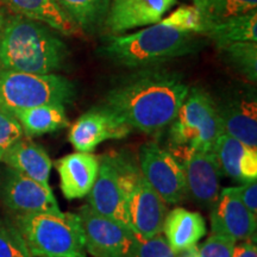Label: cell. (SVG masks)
I'll list each match as a JSON object with an SVG mask.
<instances>
[{"label": "cell", "mask_w": 257, "mask_h": 257, "mask_svg": "<svg viewBox=\"0 0 257 257\" xmlns=\"http://www.w3.org/2000/svg\"><path fill=\"white\" fill-rule=\"evenodd\" d=\"M24 131V136L32 138L55 133L69 126L66 106L60 104L41 105L14 114Z\"/></svg>", "instance_id": "obj_23"}, {"label": "cell", "mask_w": 257, "mask_h": 257, "mask_svg": "<svg viewBox=\"0 0 257 257\" xmlns=\"http://www.w3.org/2000/svg\"><path fill=\"white\" fill-rule=\"evenodd\" d=\"M0 257H31L15 223L0 218Z\"/></svg>", "instance_id": "obj_27"}, {"label": "cell", "mask_w": 257, "mask_h": 257, "mask_svg": "<svg viewBox=\"0 0 257 257\" xmlns=\"http://www.w3.org/2000/svg\"><path fill=\"white\" fill-rule=\"evenodd\" d=\"M200 37L161 21L133 34L110 36L98 55L128 69L152 68L195 53L204 44Z\"/></svg>", "instance_id": "obj_3"}, {"label": "cell", "mask_w": 257, "mask_h": 257, "mask_svg": "<svg viewBox=\"0 0 257 257\" xmlns=\"http://www.w3.org/2000/svg\"><path fill=\"white\" fill-rule=\"evenodd\" d=\"M83 34L95 35L104 28L111 0H55Z\"/></svg>", "instance_id": "obj_24"}, {"label": "cell", "mask_w": 257, "mask_h": 257, "mask_svg": "<svg viewBox=\"0 0 257 257\" xmlns=\"http://www.w3.org/2000/svg\"><path fill=\"white\" fill-rule=\"evenodd\" d=\"M223 133L257 149V101L255 93L238 92L216 104Z\"/></svg>", "instance_id": "obj_16"}, {"label": "cell", "mask_w": 257, "mask_h": 257, "mask_svg": "<svg viewBox=\"0 0 257 257\" xmlns=\"http://www.w3.org/2000/svg\"><path fill=\"white\" fill-rule=\"evenodd\" d=\"M0 6L14 15L40 22L60 35L82 34L55 0H0Z\"/></svg>", "instance_id": "obj_19"}, {"label": "cell", "mask_w": 257, "mask_h": 257, "mask_svg": "<svg viewBox=\"0 0 257 257\" xmlns=\"http://www.w3.org/2000/svg\"><path fill=\"white\" fill-rule=\"evenodd\" d=\"M188 92L181 74L152 67L121 79L107 92L104 105L133 128L157 136L174 120Z\"/></svg>", "instance_id": "obj_1"}, {"label": "cell", "mask_w": 257, "mask_h": 257, "mask_svg": "<svg viewBox=\"0 0 257 257\" xmlns=\"http://www.w3.org/2000/svg\"><path fill=\"white\" fill-rule=\"evenodd\" d=\"M0 193L5 206L16 214L61 212L49 185L41 184L14 169H8Z\"/></svg>", "instance_id": "obj_10"}, {"label": "cell", "mask_w": 257, "mask_h": 257, "mask_svg": "<svg viewBox=\"0 0 257 257\" xmlns=\"http://www.w3.org/2000/svg\"><path fill=\"white\" fill-rule=\"evenodd\" d=\"M212 153L216 157L221 175L229 176L240 185L257 179V149L255 148L223 134L218 138Z\"/></svg>", "instance_id": "obj_18"}, {"label": "cell", "mask_w": 257, "mask_h": 257, "mask_svg": "<svg viewBox=\"0 0 257 257\" xmlns=\"http://www.w3.org/2000/svg\"><path fill=\"white\" fill-rule=\"evenodd\" d=\"M133 127L104 104L80 115L70 126L69 143L76 152L93 153L99 144L108 140H123Z\"/></svg>", "instance_id": "obj_9"}, {"label": "cell", "mask_w": 257, "mask_h": 257, "mask_svg": "<svg viewBox=\"0 0 257 257\" xmlns=\"http://www.w3.org/2000/svg\"><path fill=\"white\" fill-rule=\"evenodd\" d=\"M135 251L133 257H176L162 233L144 238L135 233Z\"/></svg>", "instance_id": "obj_30"}, {"label": "cell", "mask_w": 257, "mask_h": 257, "mask_svg": "<svg viewBox=\"0 0 257 257\" xmlns=\"http://www.w3.org/2000/svg\"><path fill=\"white\" fill-rule=\"evenodd\" d=\"M5 11H0V70L55 74L64 68L70 51L60 34Z\"/></svg>", "instance_id": "obj_2"}, {"label": "cell", "mask_w": 257, "mask_h": 257, "mask_svg": "<svg viewBox=\"0 0 257 257\" xmlns=\"http://www.w3.org/2000/svg\"><path fill=\"white\" fill-rule=\"evenodd\" d=\"M205 36L210 38L219 50L239 42L257 43V10L216 23H208L204 32Z\"/></svg>", "instance_id": "obj_22"}, {"label": "cell", "mask_w": 257, "mask_h": 257, "mask_svg": "<svg viewBox=\"0 0 257 257\" xmlns=\"http://www.w3.org/2000/svg\"><path fill=\"white\" fill-rule=\"evenodd\" d=\"M223 134L216 101L204 88L192 87L169 125L170 154L176 159L189 152L212 153Z\"/></svg>", "instance_id": "obj_5"}, {"label": "cell", "mask_w": 257, "mask_h": 257, "mask_svg": "<svg viewBox=\"0 0 257 257\" xmlns=\"http://www.w3.org/2000/svg\"><path fill=\"white\" fill-rule=\"evenodd\" d=\"M176 257H199L198 246H193V248H189L185 251L176 253Z\"/></svg>", "instance_id": "obj_34"}, {"label": "cell", "mask_w": 257, "mask_h": 257, "mask_svg": "<svg viewBox=\"0 0 257 257\" xmlns=\"http://www.w3.org/2000/svg\"><path fill=\"white\" fill-rule=\"evenodd\" d=\"M232 68L249 82L257 81V43L239 42L220 49Z\"/></svg>", "instance_id": "obj_26"}, {"label": "cell", "mask_w": 257, "mask_h": 257, "mask_svg": "<svg viewBox=\"0 0 257 257\" xmlns=\"http://www.w3.org/2000/svg\"><path fill=\"white\" fill-rule=\"evenodd\" d=\"M86 252L93 257H133L135 232L123 224L96 213L88 204L78 213Z\"/></svg>", "instance_id": "obj_7"}, {"label": "cell", "mask_w": 257, "mask_h": 257, "mask_svg": "<svg viewBox=\"0 0 257 257\" xmlns=\"http://www.w3.org/2000/svg\"><path fill=\"white\" fill-rule=\"evenodd\" d=\"M23 137L24 131L17 118L0 107V161Z\"/></svg>", "instance_id": "obj_29"}, {"label": "cell", "mask_w": 257, "mask_h": 257, "mask_svg": "<svg viewBox=\"0 0 257 257\" xmlns=\"http://www.w3.org/2000/svg\"><path fill=\"white\" fill-rule=\"evenodd\" d=\"M212 207V233L227 237L236 243L255 239L256 216L240 200L236 187L221 189L216 204Z\"/></svg>", "instance_id": "obj_11"}, {"label": "cell", "mask_w": 257, "mask_h": 257, "mask_svg": "<svg viewBox=\"0 0 257 257\" xmlns=\"http://www.w3.org/2000/svg\"><path fill=\"white\" fill-rule=\"evenodd\" d=\"M138 163L144 178L166 204L184 200L187 194L184 170L172 154L155 142H148L141 148Z\"/></svg>", "instance_id": "obj_8"}, {"label": "cell", "mask_w": 257, "mask_h": 257, "mask_svg": "<svg viewBox=\"0 0 257 257\" xmlns=\"http://www.w3.org/2000/svg\"><path fill=\"white\" fill-rule=\"evenodd\" d=\"M232 257H257L256 244L252 240H244L234 246Z\"/></svg>", "instance_id": "obj_33"}, {"label": "cell", "mask_w": 257, "mask_h": 257, "mask_svg": "<svg viewBox=\"0 0 257 257\" xmlns=\"http://www.w3.org/2000/svg\"><path fill=\"white\" fill-rule=\"evenodd\" d=\"M162 233L175 253L197 246L207 233L206 221L199 212L176 207L167 213Z\"/></svg>", "instance_id": "obj_20"}, {"label": "cell", "mask_w": 257, "mask_h": 257, "mask_svg": "<svg viewBox=\"0 0 257 257\" xmlns=\"http://www.w3.org/2000/svg\"><path fill=\"white\" fill-rule=\"evenodd\" d=\"M236 242L220 234L212 233L199 250V257H232Z\"/></svg>", "instance_id": "obj_31"}, {"label": "cell", "mask_w": 257, "mask_h": 257, "mask_svg": "<svg viewBox=\"0 0 257 257\" xmlns=\"http://www.w3.org/2000/svg\"><path fill=\"white\" fill-rule=\"evenodd\" d=\"M240 200L252 214L257 213V179L237 186Z\"/></svg>", "instance_id": "obj_32"}, {"label": "cell", "mask_w": 257, "mask_h": 257, "mask_svg": "<svg viewBox=\"0 0 257 257\" xmlns=\"http://www.w3.org/2000/svg\"><path fill=\"white\" fill-rule=\"evenodd\" d=\"M87 204L96 213L110 218L131 230L126 199L118 182L110 154L100 156V167L94 185L88 193Z\"/></svg>", "instance_id": "obj_15"}, {"label": "cell", "mask_w": 257, "mask_h": 257, "mask_svg": "<svg viewBox=\"0 0 257 257\" xmlns=\"http://www.w3.org/2000/svg\"><path fill=\"white\" fill-rule=\"evenodd\" d=\"M2 161L10 169H14L19 174L43 185H49L53 161L46 150L32 142L31 138L24 136L5 154Z\"/></svg>", "instance_id": "obj_21"}, {"label": "cell", "mask_w": 257, "mask_h": 257, "mask_svg": "<svg viewBox=\"0 0 257 257\" xmlns=\"http://www.w3.org/2000/svg\"><path fill=\"white\" fill-rule=\"evenodd\" d=\"M193 6L200 12L207 25L256 11L257 0H193Z\"/></svg>", "instance_id": "obj_25"}, {"label": "cell", "mask_w": 257, "mask_h": 257, "mask_svg": "<svg viewBox=\"0 0 257 257\" xmlns=\"http://www.w3.org/2000/svg\"><path fill=\"white\" fill-rule=\"evenodd\" d=\"M75 85L60 74L0 70V107L15 114L41 105L72 104Z\"/></svg>", "instance_id": "obj_6"}, {"label": "cell", "mask_w": 257, "mask_h": 257, "mask_svg": "<svg viewBox=\"0 0 257 257\" xmlns=\"http://www.w3.org/2000/svg\"><path fill=\"white\" fill-rule=\"evenodd\" d=\"M182 167L187 193L202 206H213L219 197L221 176L213 153L189 152L176 157Z\"/></svg>", "instance_id": "obj_13"}, {"label": "cell", "mask_w": 257, "mask_h": 257, "mask_svg": "<svg viewBox=\"0 0 257 257\" xmlns=\"http://www.w3.org/2000/svg\"><path fill=\"white\" fill-rule=\"evenodd\" d=\"M99 167L100 156L93 153L76 152L57 160L55 168L64 198L73 200L86 197L94 185Z\"/></svg>", "instance_id": "obj_17"}, {"label": "cell", "mask_w": 257, "mask_h": 257, "mask_svg": "<svg viewBox=\"0 0 257 257\" xmlns=\"http://www.w3.org/2000/svg\"><path fill=\"white\" fill-rule=\"evenodd\" d=\"M178 0H111L104 28L111 36L150 27L165 18Z\"/></svg>", "instance_id": "obj_12"}, {"label": "cell", "mask_w": 257, "mask_h": 257, "mask_svg": "<svg viewBox=\"0 0 257 257\" xmlns=\"http://www.w3.org/2000/svg\"><path fill=\"white\" fill-rule=\"evenodd\" d=\"M166 24L191 34L204 36L206 22L193 5H181L162 19Z\"/></svg>", "instance_id": "obj_28"}, {"label": "cell", "mask_w": 257, "mask_h": 257, "mask_svg": "<svg viewBox=\"0 0 257 257\" xmlns=\"http://www.w3.org/2000/svg\"><path fill=\"white\" fill-rule=\"evenodd\" d=\"M14 223L31 257H87L78 214H16Z\"/></svg>", "instance_id": "obj_4"}, {"label": "cell", "mask_w": 257, "mask_h": 257, "mask_svg": "<svg viewBox=\"0 0 257 257\" xmlns=\"http://www.w3.org/2000/svg\"><path fill=\"white\" fill-rule=\"evenodd\" d=\"M131 230L144 238L162 233L167 205L142 175L126 199Z\"/></svg>", "instance_id": "obj_14"}]
</instances>
